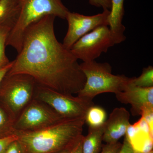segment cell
Listing matches in <instances>:
<instances>
[{"label": "cell", "instance_id": "cell-27", "mask_svg": "<svg viewBox=\"0 0 153 153\" xmlns=\"http://www.w3.org/2000/svg\"><path fill=\"white\" fill-rule=\"evenodd\" d=\"M71 149H70L62 151V152H57L56 153H69V152H70V150H71Z\"/></svg>", "mask_w": 153, "mask_h": 153}, {"label": "cell", "instance_id": "cell-12", "mask_svg": "<svg viewBox=\"0 0 153 153\" xmlns=\"http://www.w3.org/2000/svg\"><path fill=\"white\" fill-rule=\"evenodd\" d=\"M125 137L136 153H146L152 150L153 133L143 117L127 130Z\"/></svg>", "mask_w": 153, "mask_h": 153}, {"label": "cell", "instance_id": "cell-28", "mask_svg": "<svg viewBox=\"0 0 153 153\" xmlns=\"http://www.w3.org/2000/svg\"><path fill=\"white\" fill-rule=\"evenodd\" d=\"M146 153H153V151L152 150V151H150V152H149Z\"/></svg>", "mask_w": 153, "mask_h": 153}, {"label": "cell", "instance_id": "cell-3", "mask_svg": "<svg viewBox=\"0 0 153 153\" xmlns=\"http://www.w3.org/2000/svg\"><path fill=\"white\" fill-rule=\"evenodd\" d=\"M68 12L61 0H22L19 18L9 34L7 46H11L19 53L24 35L30 26L50 15L66 19Z\"/></svg>", "mask_w": 153, "mask_h": 153}, {"label": "cell", "instance_id": "cell-4", "mask_svg": "<svg viewBox=\"0 0 153 153\" xmlns=\"http://www.w3.org/2000/svg\"><path fill=\"white\" fill-rule=\"evenodd\" d=\"M86 81L83 87L77 94L80 97L93 100L100 94L119 93L124 90L132 77L125 75H114L112 67L108 63H100L95 60L79 64Z\"/></svg>", "mask_w": 153, "mask_h": 153}, {"label": "cell", "instance_id": "cell-11", "mask_svg": "<svg viewBox=\"0 0 153 153\" xmlns=\"http://www.w3.org/2000/svg\"><path fill=\"white\" fill-rule=\"evenodd\" d=\"M130 117L129 113L125 108L114 109L104 124L102 141L106 143L117 142L120 138L125 135L130 125Z\"/></svg>", "mask_w": 153, "mask_h": 153}, {"label": "cell", "instance_id": "cell-25", "mask_svg": "<svg viewBox=\"0 0 153 153\" xmlns=\"http://www.w3.org/2000/svg\"><path fill=\"white\" fill-rule=\"evenodd\" d=\"M13 63V61H10L8 64L0 68V83L2 81L6 74H7L8 71L12 68Z\"/></svg>", "mask_w": 153, "mask_h": 153}, {"label": "cell", "instance_id": "cell-9", "mask_svg": "<svg viewBox=\"0 0 153 153\" xmlns=\"http://www.w3.org/2000/svg\"><path fill=\"white\" fill-rule=\"evenodd\" d=\"M110 11L103 10L101 13L92 16H86L76 13L68 12L66 19L68 29L63 45L70 50L72 46L85 34L100 26L109 25Z\"/></svg>", "mask_w": 153, "mask_h": 153}, {"label": "cell", "instance_id": "cell-22", "mask_svg": "<svg viewBox=\"0 0 153 153\" xmlns=\"http://www.w3.org/2000/svg\"><path fill=\"white\" fill-rule=\"evenodd\" d=\"M91 5L97 7H102L103 10L111 8V0H88Z\"/></svg>", "mask_w": 153, "mask_h": 153}, {"label": "cell", "instance_id": "cell-6", "mask_svg": "<svg viewBox=\"0 0 153 153\" xmlns=\"http://www.w3.org/2000/svg\"><path fill=\"white\" fill-rule=\"evenodd\" d=\"M34 98L46 103L64 119L85 118L88 110L94 105L92 100L38 85Z\"/></svg>", "mask_w": 153, "mask_h": 153}, {"label": "cell", "instance_id": "cell-1", "mask_svg": "<svg viewBox=\"0 0 153 153\" xmlns=\"http://www.w3.org/2000/svg\"><path fill=\"white\" fill-rule=\"evenodd\" d=\"M55 18L46 16L28 28L8 74H27L38 85L65 94H77L86 78L78 59L57 40Z\"/></svg>", "mask_w": 153, "mask_h": 153}, {"label": "cell", "instance_id": "cell-7", "mask_svg": "<svg viewBox=\"0 0 153 153\" xmlns=\"http://www.w3.org/2000/svg\"><path fill=\"white\" fill-rule=\"evenodd\" d=\"M63 119L49 105L34 98L17 117L14 129L15 132L37 131L53 125Z\"/></svg>", "mask_w": 153, "mask_h": 153}, {"label": "cell", "instance_id": "cell-2", "mask_svg": "<svg viewBox=\"0 0 153 153\" xmlns=\"http://www.w3.org/2000/svg\"><path fill=\"white\" fill-rule=\"evenodd\" d=\"M85 118L63 119L46 128L15 134L25 153H56L70 149L82 137Z\"/></svg>", "mask_w": 153, "mask_h": 153}, {"label": "cell", "instance_id": "cell-19", "mask_svg": "<svg viewBox=\"0 0 153 153\" xmlns=\"http://www.w3.org/2000/svg\"><path fill=\"white\" fill-rule=\"evenodd\" d=\"M12 28L9 27H0V68L10 62L5 53L7 41Z\"/></svg>", "mask_w": 153, "mask_h": 153}, {"label": "cell", "instance_id": "cell-15", "mask_svg": "<svg viewBox=\"0 0 153 153\" xmlns=\"http://www.w3.org/2000/svg\"><path fill=\"white\" fill-rule=\"evenodd\" d=\"M105 124V123H104ZM104 124L96 128L89 127L86 136H82V153H100L101 150L102 142L104 133Z\"/></svg>", "mask_w": 153, "mask_h": 153}, {"label": "cell", "instance_id": "cell-20", "mask_svg": "<svg viewBox=\"0 0 153 153\" xmlns=\"http://www.w3.org/2000/svg\"><path fill=\"white\" fill-rule=\"evenodd\" d=\"M17 140L18 137L16 134L0 138V153H5L9 145Z\"/></svg>", "mask_w": 153, "mask_h": 153}, {"label": "cell", "instance_id": "cell-18", "mask_svg": "<svg viewBox=\"0 0 153 153\" xmlns=\"http://www.w3.org/2000/svg\"><path fill=\"white\" fill-rule=\"evenodd\" d=\"M133 84L137 87H153V67L149 66L143 69L142 73L139 77H133Z\"/></svg>", "mask_w": 153, "mask_h": 153}, {"label": "cell", "instance_id": "cell-26", "mask_svg": "<svg viewBox=\"0 0 153 153\" xmlns=\"http://www.w3.org/2000/svg\"><path fill=\"white\" fill-rule=\"evenodd\" d=\"M82 137L74 145V146L71 148L69 153H82Z\"/></svg>", "mask_w": 153, "mask_h": 153}, {"label": "cell", "instance_id": "cell-16", "mask_svg": "<svg viewBox=\"0 0 153 153\" xmlns=\"http://www.w3.org/2000/svg\"><path fill=\"white\" fill-rule=\"evenodd\" d=\"M16 119L15 115L0 100V138L15 134Z\"/></svg>", "mask_w": 153, "mask_h": 153}, {"label": "cell", "instance_id": "cell-24", "mask_svg": "<svg viewBox=\"0 0 153 153\" xmlns=\"http://www.w3.org/2000/svg\"><path fill=\"white\" fill-rule=\"evenodd\" d=\"M117 153H136L133 149L131 145L127 139L125 137L123 143L122 144L121 147Z\"/></svg>", "mask_w": 153, "mask_h": 153}, {"label": "cell", "instance_id": "cell-17", "mask_svg": "<svg viewBox=\"0 0 153 153\" xmlns=\"http://www.w3.org/2000/svg\"><path fill=\"white\" fill-rule=\"evenodd\" d=\"M107 120L106 111L102 108L94 105L88 110L85 114V122L89 127L96 128L104 124Z\"/></svg>", "mask_w": 153, "mask_h": 153}, {"label": "cell", "instance_id": "cell-23", "mask_svg": "<svg viewBox=\"0 0 153 153\" xmlns=\"http://www.w3.org/2000/svg\"><path fill=\"white\" fill-rule=\"evenodd\" d=\"M5 153H25L18 140L13 142L7 148Z\"/></svg>", "mask_w": 153, "mask_h": 153}, {"label": "cell", "instance_id": "cell-10", "mask_svg": "<svg viewBox=\"0 0 153 153\" xmlns=\"http://www.w3.org/2000/svg\"><path fill=\"white\" fill-rule=\"evenodd\" d=\"M132 79L123 91L116 94V97L121 103L131 105V111L134 116L141 115L153 109V87H137L133 84Z\"/></svg>", "mask_w": 153, "mask_h": 153}, {"label": "cell", "instance_id": "cell-14", "mask_svg": "<svg viewBox=\"0 0 153 153\" xmlns=\"http://www.w3.org/2000/svg\"><path fill=\"white\" fill-rule=\"evenodd\" d=\"M22 0H0V27H14L19 18Z\"/></svg>", "mask_w": 153, "mask_h": 153}, {"label": "cell", "instance_id": "cell-5", "mask_svg": "<svg viewBox=\"0 0 153 153\" xmlns=\"http://www.w3.org/2000/svg\"><path fill=\"white\" fill-rule=\"evenodd\" d=\"M37 85L30 75L7 73L0 83V100L17 118L34 98Z\"/></svg>", "mask_w": 153, "mask_h": 153}, {"label": "cell", "instance_id": "cell-8", "mask_svg": "<svg viewBox=\"0 0 153 153\" xmlns=\"http://www.w3.org/2000/svg\"><path fill=\"white\" fill-rule=\"evenodd\" d=\"M117 44L108 26H100L85 34L75 43L70 51L83 62L93 61Z\"/></svg>", "mask_w": 153, "mask_h": 153}, {"label": "cell", "instance_id": "cell-21", "mask_svg": "<svg viewBox=\"0 0 153 153\" xmlns=\"http://www.w3.org/2000/svg\"><path fill=\"white\" fill-rule=\"evenodd\" d=\"M120 143L117 142L106 143L102 147V149L100 153H117L121 147Z\"/></svg>", "mask_w": 153, "mask_h": 153}, {"label": "cell", "instance_id": "cell-13", "mask_svg": "<svg viewBox=\"0 0 153 153\" xmlns=\"http://www.w3.org/2000/svg\"><path fill=\"white\" fill-rule=\"evenodd\" d=\"M124 0H111V7L109 16V29L117 44L125 41V27L122 21L124 15Z\"/></svg>", "mask_w": 153, "mask_h": 153}]
</instances>
